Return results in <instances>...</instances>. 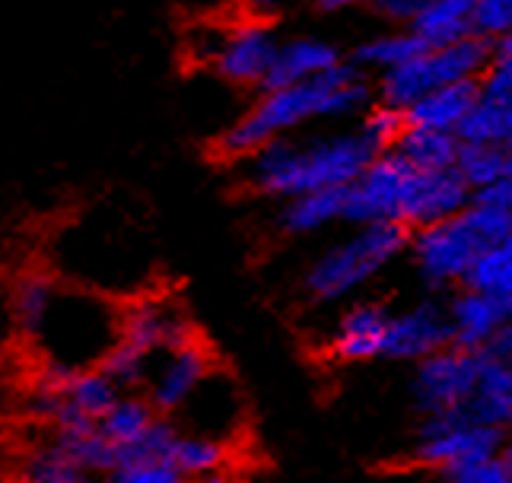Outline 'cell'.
Listing matches in <instances>:
<instances>
[{"mask_svg": "<svg viewBox=\"0 0 512 483\" xmlns=\"http://www.w3.org/2000/svg\"><path fill=\"white\" fill-rule=\"evenodd\" d=\"M42 369L90 372L125 341V306L105 293L58 277L45 315L29 334Z\"/></svg>", "mask_w": 512, "mask_h": 483, "instance_id": "cell-1", "label": "cell"}, {"mask_svg": "<svg viewBox=\"0 0 512 483\" xmlns=\"http://www.w3.org/2000/svg\"><path fill=\"white\" fill-rule=\"evenodd\" d=\"M369 99V89L360 80V74L347 64H338L328 74L296 83V86H280V89H264V96L255 102L249 115H242L233 128L220 137V150L226 156L249 159L258 150H264L274 140H284L287 131L299 128L312 118H341L363 109Z\"/></svg>", "mask_w": 512, "mask_h": 483, "instance_id": "cell-2", "label": "cell"}, {"mask_svg": "<svg viewBox=\"0 0 512 483\" xmlns=\"http://www.w3.org/2000/svg\"><path fill=\"white\" fill-rule=\"evenodd\" d=\"M382 156L366 134H334L309 143L274 140L249 156L245 182L277 198H303L312 191L350 188L366 166Z\"/></svg>", "mask_w": 512, "mask_h": 483, "instance_id": "cell-3", "label": "cell"}, {"mask_svg": "<svg viewBox=\"0 0 512 483\" xmlns=\"http://www.w3.org/2000/svg\"><path fill=\"white\" fill-rule=\"evenodd\" d=\"M509 236H512L509 217L471 201L465 213L417 232V242H414L417 267H420V274L436 286L458 283V280L465 283L471 267L478 264V258L487 248L506 245Z\"/></svg>", "mask_w": 512, "mask_h": 483, "instance_id": "cell-4", "label": "cell"}, {"mask_svg": "<svg viewBox=\"0 0 512 483\" xmlns=\"http://www.w3.org/2000/svg\"><path fill=\"white\" fill-rule=\"evenodd\" d=\"M408 245V229L401 223L363 226L357 236L338 242L312 264L306 286L315 299H341L373 280L388 261L401 255Z\"/></svg>", "mask_w": 512, "mask_h": 483, "instance_id": "cell-5", "label": "cell"}, {"mask_svg": "<svg viewBox=\"0 0 512 483\" xmlns=\"http://www.w3.org/2000/svg\"><path fill=\"white\" fill-rule=\"evenodd\" d=\"M490 64L493 48L484 39H478V35L455 42L449 48H427L404 67L382 74V105L408 112L411 105L427 99L436 89L478 80L481 74H487Z\"/></svg>", "mask_w": 512, "mask_h": 483, "instance_id": "cell-6", "label": "cell"}, {"mask_svg": "<svg viewBox=\"0 0 512 483\" xmlns=\"http://www.w3.org/2000/svg\"><path fill=\"white\" fill-rule=\"evenodd\" d=\"M420 461L439 464V468H458V464L497 458L503 455V433L481 420H474L468 410L455 414H430L420 436Z\"/></svg>", "mask_w": 512, "mask_h": 483, "instance_id": "cell-7", "label": "cell"}, {"mask_svg": "<svg viewBox=\"0 0 512 483\" xmlns=\"http://www.w3.org/2000/svg\"><path fill=\"white\" fill-rule=\"evenodd\" d=\"M408 178H411V166L404 163L398 153L376 156L357 182L347 188L344 220L360 223V226L401 223Z\"/></svg>", "mask_w": 512, "mask_h": 483, "instance_id": "cell-8", "label": "cell"}, {"mask_svg": "<svg viewBox=\"0 0 512 483\" xmlns=\"http://www.w3.org/2000/svg\"><path fill=\"white\" fill-rule=\"evenodd\" d=\"M484 366V353L446 347L417 369V398L430 414H455L468 410L474 391H478Z\"/></svg>", "mask_w": 512, "mask_h": 483, "instance_id": "cell-9", "label": "cell"}, {"mask_svg": "<svg viewBox=\"0 0 512 483\" xmlns=\"http://www.w3.org/2000/svg\"><path fill=\"white\" fill-rule=\"evenodd\" d=\"M210 372H214V360L201 341L179 350H156L150 356L144 398L160 417H175Z\"/></svg>", "mask_w": 512, "mask_h": 483, "instance_id": "cell-10", "label": "cell"}, {"mask_svg": "<svg viewBox=\"0 0 512 483\" xmlns=\"http://www.w3.org/2000/svg\"><path fill=\"white\" fill-rule=\"evenodd\" d=\"M125 341L156 353L188 347L198 341V334L179 302H172L169 296H140L125 306Z\"/></svg>", "mask_w": 512, "mask_h": 483, "instance_id": "cell-11", "label": "cell"}, {"mask_svg": "<svg viewBox=\"0 0 512 483\" xmlns=\"http://www.w3.org/2000/svg\"><path fill=\"white\" fill-rule=\"evenodd\" d=\"M471 207V188L462 182L455 169L446 172H417L411 169L408 194H404V226L430 229L436 223H446Z\"/></svg>", "mask_w": 512, "mask_h": 483, "instance_id": "cell-12", "label": "cell"}, {"mask_svg": "<svg viewBox=\"0 0 512 483\" xmlns=\"http://www.w3.org/2000/svg\"><path fill=\"white\" fill-rule=\"evenodd\" d=\"M277 42L264 23H239L229 26L226 42L217 58V74L233 80V83H261L268 80L274 58H277Z\"/></svg>", "mask_w": 512, "mask_h": 483, "instance_id": "cell-13", "label": "cell"}, {"mask_svg": "<svg viewBox=\"0 0 512 483\" xmlns=\"http://www.w3.org/2000/svg\"><path fill=\"white\" fill-rule=\"evenodd\" d=\"M449 341V315H443L436 306H417L392 318L385 356H392V360H430L439 350H446Z\"/></svg>", "mask_w": 512, "mask_h": 483, "instance_id": "cell-14", "label": "cell"}, {"mask_svg": "<svg viewBox=\"0 0 512 483\" xmlns=\"http://www.w3.org/2000/svg\"><path fill=\"white\" fill-rule=\"evenodd\" d=\"M509 309L512 306H506V302H500V299L465 290L449 309V328H452L455 347L481 353V347L490 344L493 337H503Z\"/></svg>", "mask_w": 512, "mask_h": 483, "instance_id": "cell-15", "label": "cell"}, {"mask_svg": "<svg viewBox=\"0 0 512 483\" xmlns=\"http://www.w3.org/2000/svg\"><path fill=\"white\" fill-rule=\"evenodd\" d=\"M481 102V80H468V83H455L446 89H436L427 99H420L417 105H411L408 112V124L411 128H423V131H439V134H455L462 131V124L468 121V115L478 109Z\"/></svg>", "mask_w": 512, "mask_h": 483, "instance_id": "cell-16", "label": "cell"}, {"mask_svg": "<svg viewBox=\"0 0 512 483\" xmlns=\"http://www.w3.org/2000/svg\"><path fill=\"white\" fill-rule=\"evenodd\" d=\"M388 318L379 306H357L350 309L338 331H334L331 353L338 360L357 363V360H373V356H385V341H388Z\"/></svg>", "mask_w": 512, "mask_h": 483, "instance_id": "cell-17", "label": "cell"}, {"mask_svg": "<svg viewBox=\"0 0 512 483\" xmlns=\"http://www.w3.org/2000/svg\"><path fill=\"white\" fill-rule=\"evenodd\" d=\"M341 64L338 51H334L328 42L319 39H293L287 45L277 48V58L268 80H264V89H280V86H296L328 74Z\"/></svg>", "mask_w": 512, "mask_h": 483, "instance_id": "cell-18", "label": "cell"}, {"mask_svg": "<svg viewBox=\"0 0 512 483\" xmlns=\"http://www.w3.org/2000/svg\"><path fill=\"white\" fill-rule=\"evenodd\" d=\"M471 13L474 4H468V0H433V4H423L411 26L404 29L414 32L423 48H449L474 35Z\"/></svg>", "mask_w": 512, "mask_h": 483, "instance_id": "cell-19", "label": "cell"}, {"mask_svg": "<svg viewBox=\"0 0 512 483\" xmlns=\"http://www.w3.org/2000/svg\"><path fill=\"white\" fill-rule=\"evenodd\" d=\"M468 414L493 429H512V363L503 356L484 353L478 391L468 404Z\"/></svg>", "mask_w": 512, "mask_h": 483, "instance_id": "cell-20", "label": "cell"}, {"mask_svg": "<svg viewBox=\"0 0 512 483\" xmlns=\"http://www.w3.org/2000/svg\"><path fill=\"white\" fill-rule=\"evenodd\" d=\"M458 150H462V140L455 134L408 128V134L401 137V143L392 153H398L404 163L417 172H446V169H455Z\"/></svg>", "mask_w": 512, "mask_h": 483, "instance_id": "cell-21", "label": "cell"}, {"mask_svg": "<svg viewBox=\"0 0 512 483\" xmlns=\"http://www.w3.org/2000/svg\"><path fill=\"white\" fill-rule=\"evenodd\" d=\"M58 391H64V398L74 404L77 410H83L90 420H102L109 410L125 398V391H121L109 375L102 369H90V372H74L67 375V379L58 385Z\"/></svg>", "mask_w": 512, "mask_h": 483, "instance_id": "cell-22", "label": "cell"}, {"mask_svg": "<svg viewBox=\"0 0 512 483\" xmlns=\"http://www.w3.org/2000/svg\"><path fill=\"white\" fill-rule=\"evenodd\" d=\"M156 417L160 414H156L144 395H125L99 420V436L118 445V449H125V445H134L147 436V429L156 423Z\"/></svg>", "mask_w": 512, "mask_h": 483, "instance_id": "cell-23", "label": "cell"}, {"mask_svg": "<svg viewBox=\"0 0 512 483\" xmlns=\"http://www.w3.org/2000/svg\"><path fill=\"white\" fill-rule=\"evenodd\" d=\"M455 172L471 191H484L512 175V156L490 143H462Z\"/></svg>", "mask_w": 512, "mask_h": 483, "instance_id": "cell-24", "label": "cell"}, {"mask_svg": "<svg viewBox=\"0 0 512 483\" xmlns=\"http://www.w3.org/2000/svg\"><path fill=\"white\" fill-rule=\"evenodd\" d=\"M344 201L347 188H328L293 198L284 210V226L290 232H315L334 220H344Z\"/></svg>", "mask_w": 512, "mask_h": 483, "instance_id": "cell-25", "label": "cell"}, {"mask_svg": "<svg viewBox=\"0 0 512 483\" xmlns=\"http://www.w3.org/2000/svg\"><path fill=\"white\" fill-rule=\"evenodd\" d=\"M169 461L185 480H201V477L223 474L226 461H229V449L223 442H214V439L182 436L179 433V439H175L172 452H169Z\"/></svg>", "mask_w": 512, "mask_h": 483, "instance_id": "cell-26", "label": "cell"}, {"mask_svg": "<svg viewBox=\"0 0 512 483\" xmlns=\"http://www.w3.org/2000/svg\"><path fill=\"white\" fill-rule=\"evenodd\" d=\"M58 274L55 271H29L20 277V283L13 286V321L20 328L23 337H29L39 325V318L45 315L51 296H55Z\"/></svg>", "mask_w": 512, "mask_h": 483, "instance_id": "cell-27", "label": "cell"}, {"mask_svg": "<svg viewBox=\"0 0 512 483\" xmlns=\"http://www.w3.org/2000/svg\"><path fill=\"white\" fill-rule=\"evenodd\" d=\"M465 286L512 306V245L487 248L465 277Z\"/></svg>", "mask_w": 512, "mask_h": 483, "instance_id": "cell-28", "label": "cell"}, {"mask_svg": "<svg viewBox=\"0 0 512 483\" xmlns=\"http://www.w3.org/2000/svg\"><path fill=\"white\" fill-rule=\"evenodd\" d=\"M423 51L427 48H423L417 35L401 29V32H385V35H376V39H369L366 45H360L357 58L366 67H376L382 74H388V70H398L408 61H414L417 55H423Z\"/></svg>", "mask_w": 512, "mask_h": 483, "instance_id": "cell-29", "label": "cell"}, {"mask_svg": "<svg viewBox=\"0 0 512 483\" xmlns=\"http://www.w3.org/2000/svg\"><path fill=\"white\" fill-rule=\"evenodd\" d=\"M408 128H411L408 115H404L401 109H392V105H379V109L366 118L363 134H366V140L373 143L379 153H392L401 143V137L408 134Z\"/></svg>", "mask_w": 512, "mask_h": 483, "instance_id": "cell-30", "label": "cell"}, {"mask_svg": "<svg viewBox=\"0 0 512 483\" xmlns=\"http://www.w3.org/2000/svg\"><path fill=\"white\" fill-rule=\"evenodd\" d=\"M478 39H506L512 35V0H478L471 13Z\"/></svg>", "mask_w": 512, "mask_h": 483, "instance_id": "cell-31", "label": "cell"}, {"mask_svg": "<svg viewBox=\"0 0 512 483\" xmlns=\"http://www.w3.org/2000/svg\"><path fill=\"white\" fill-rule=\"evenodd\" d=\"M449 483H512V474L506 468V461L497 458H481V461H468L458 464V468L446 471Z\"/></svg>", "mask_w": 512, "mask_h": 483, "instance_id": "cell-32", "label": "cell"}, {"mask_svg": "<svg viewBox=\"0 0 512 483\" xmlns=\"http://www.w3.org/2000/svg\"><path fill=\"white\" fill-rule=\"evenodd\" d=\"M109 483H185V477L172 468V461H140L131 468H121L112 477H105Z\"/></svg>", "mask_w": 512, "mask_h": 483, "instance_id": "cell-33", "label": "cell"}, {"mask_svg": "<svg viewBox=\"0 0 512 483\" xmlns=\"http://www.w3.org/2000/svg\"><path fill=\"white\" fill-rule=\"evenodd\" d=\"M481 99L490 102L493 109H500L503 115H512V70L490 64L481 80Z\"/></svg>", "mask_w": 512, "mask_h": 483, "instance_id": "cell-34", "label": "cell"}, {"mask_svg": "<svg viewBox=\"0 0 512 483\" xmlns=\"http://www.w3.org/2000/svg\"><path fill=\"white\" fill-rule=\"evenodd\" d=\"M474 204L490 207V210H497V213H503V217L512 220V175L503 178V182H497L493 188H484V191L474 194Z\"/></svg>", "mask_w": 512, "mask_h": 483, "instance_id": "cell-35", "label": "cell"}, {"mask_svg": "<svg viewBox=\"0 0 512 483\" xmlns=\"http://www.w3.org/2000/svg\"><path fill=\"white\" fill-rule=\"evenodd\" d=\"M420 0H385V4H376V10L382 16H388V20H398L404 26H411V20L420 13Z\"/></svg>", "mask_w": 512, "mask_h": 483, "instance_id": "cell-36", "label": "cell"}, {"mask_svg": "<svg viewBox=\"0 0 512 483\" xmlns=\"http://www.w3.org/2000/svg\"><path fill=\"white\" fill-rule=\"evenodd\" d=\"M493 67H503V70H512V35L497 42L493 48Z\"/></svg>", "mask_w": 512, "mask_h": 483, "instance_id": "cell-37", "label": "cell"}, {"mask_svg": "<svg viewBox=\"0 0 512 483\" xmlns=\"http://www.w3.org/2000/svg\"><path fill=\"white\" fill-rule=\"evenodd\" d=\"M503 347H506V353H512V309H509L506 328H503Z\"/></svg>", "mask_w": 512, "mask_h": 483, "instance_id": "cell-38", "label": "cell"}, {"mask_svg": "<svg viewBox=\"0 0 512 483\" xmlns=\"http://www.w3.org/2000/svg\"><path fill=\"white\" fill-rule=\"evenodd\" d=\"M503 461H506V468H509V474H512V433H509V439L503 442V455H500Z\"/></svg>", "mask_w": 512, "mask_h": 483, "instance_id": "cell-39", "label": "cell"}, {"mask_svg": "<svg viewBox=\"0 0 512 483\" xmlns=\"http://www.w3.org/2000/svg\"><path fill=\"white\" fill-rule=\"evenodd\" d=\"M191 483H229L223 474H214V477H201V480H191Z\"/></svg>", "mask_w": 512, "mask_h": 483, "instance_id": "cell-40", "label": "cell"}, {"mask_svg": "<svg viewBox=\"0 0 512 483\" xmlns=\"http://www.w3.org/2000/svg\"><path fill=\"white\" fill-rule=\"evenodd\" d=\"M506 245H512V236H509V242H506Z\"/></svg>", "mask_w": 512, "mask_h": 483, "instance_id": "cell-41", "label": "cell"}]
</instances>
